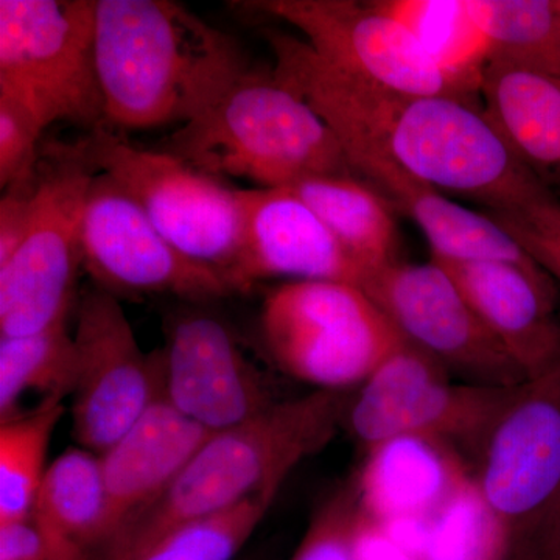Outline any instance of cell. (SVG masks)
Masks as SVG:
<instances>
[{
	"mask_svg": "<svg viewBox=\"0 0 560 560\" xmlns=\"http://www.w3.org/2000/svg\"><path fill=\"white\" fill-rule=\"evenodd\" d=\"M283 84L337 136L342 151L377 145L444 197L489 209L526 230L560 232V200L525 164L477 103L386 90L338 69L301 36L265 28Z\"/></svg>",
	"mask_w": 560,
	"mask_h": 560,
	"instance_id": "obj_1",
	"label": "cell"
},
{
	"mask_svg": "<svg viewBox=\"0 0 560 560\" xmlns=\"http://www.w3.org/2000/svg\"><path fill=\"white\" fill-rule=\"evenodd\" d=\"M103 127L189 124L248 68L237 40L171 0H94Z\"/></svg>",
	"mask_w": 560,
	"mask_h": 560,
	"instance_id": "obj_2",
	"label": "cell"
},
{
	"mask_svg": "<svg viewBox=\"0 0 560 560\" xmlns=\"http://www.w3.org/2000/svg\"><path fill=\"white\" fill-rule=\"evenodd\" d=\"M342 390L316 389L215 431L160 500L128 523L101 560H127L175 526L220 514L265 490L323 451L346 418Z\"/></svg>",
	"mask_w": 560,
	"mask_h": 560,
	"instance_id": "obj_3",
	"label": "cell"
},
{
	"mask_svg": "<svg viewBox=\"0 0 560 560\" xmlns=\"http://www.w3.org/2000/svg\"><path fill=\"white\" fill-rule=\"evenodd\" d=\"M215 178L287 189L313 176H357L337 136L275 70L246 68L164 150Z\"/></svg>",
	"mask_w": 560,
	"mask_h": 560,
	"instance_id": "obj_4",
	"label": "cell"
},
{
	"mask_svg": "<svg viewBox=\"0 0 560 560\" xmlns=\"http://www.w3.org/2000/svg\"><path fill=\"white\" fill-rule=\"evenodd\" d=\"M259 326L276 366L324 390L363 385L407 341L361 287L329 280L280 283Z\"/></svg>",
	"mask_w": 560,
	"mask_h": 560,
	"instance_id": "obj_5",
	"label": "cell"
},
{
	"mask_svg": "<svg viewBox=\"0 0 560 560\" xmlns=\"http://www.w3.org/2000/svg\"><path fill=\"white\" fill-rule=\"evenodd\" d=\"M77 147L95 172L135 198L165 241L226 280L245 235L241 190L167 151L131 145L109 128H97Z\"/></svg>",
	"mask_w": 560,
	"mask_h": 560,
	"instance_id": "obj_6",
	"label": "cell"
},
{
	"mask_svg": "<svg viewBox=\"0 0 560 560\" xmlns=\"http://www.w3.org/2000/svg\"><path fill=\"white\" fill-rule=\"evenodd\" d=\"M0 92L46 127H103L94 0H0Z\"/></svg>",
	"mask_w": 560,
	"mask_h": 560,
	"instance_id": "obj_7",
	"label": "cell"
},
{
	"mask_svg": "<svg viewBox=\"0 0 560 560\" xmlns=\"http://www.w3.org/2000/svg\"><path fill=\"white\" fill-rule=\"evenodd\" d=\"M95 171L79 147H57L36 165L32 223L0 268V335L21 337L66 323L83 268L81 228Z\"/></svg>",
	"mask_w": 560,
	"mask_h": 560,
	"instance_id": "obj_8",
	"label": "cell"
},
{
	"mask_svg": "<svg viewBox=\"0 0 560 560\" xmlns=\"http://www.w3.org/2000/svg\"><path fill=\"white\" fill-rule=\"evenodd\" d=\"M518 386L453 383L440 361L405 341L360 386L345 419L366 451L412 436L482 453Z\"/></svg>",
	"mask_w": 560,
	"mask_h": 560,
	"instance_id": "obj_9",
	"label": "cell"
},
{
	"mask_svg": "<svg viewBox=\"0 0 560 560\" xmlns=\"http://www.w3.org/2000/svg\"><path fill=\"white\" fill-rule=\"evenodd\" d=\"M238 5L296 28L319 57L359 79L400 94L441 95L481 105L480 95L445 73L410 31L374 2L257 0Z\"/></svg>",
	"mask_w": 560,
	"mask_h": 560,
	"instance_id": "obj_10",
	"label": "cell"
},
{
	"mask_svg": "<svg viewBox=\"0 0 560 560\" xmlns=\"http://www.w3.org/2000/svg\"><path fill=\"white\" fill-rule=\"evenodd\" d=\"M73 340L72 436L102 455L162 397L161 352L143 353L119 298L95 285L77 305Z\"/></svg>",
	"mask_w": 560,
	"mask_h": 560,
	"instance_id": "obj_11",
	"label": "cell"
},
{
	"mask_svg": "<svg viewBox=\"0 0 560 560\" xmlns=\"http://www.w3.org/2000/svg\"><path fill=\"white\" fill-rule=\"evenodd\" d=\"M83 268L94 285L119 294H168L206 304L232 294L219 272L165 241L131 195L95 172L81 228Z\"/></svg>",
	"mask_w": 560,
	"mask_h": 560,
	"instance_id": "obj_12",
	"label": "cell"
},
{
	"mask_svg": "<svg viewBox=\"0 0 560 560\" xmlns=\"http://www.w3.org/2000/svg\"><path fill=\"white\" fill-rule=\"evenodd\" d=\"M475 481L511 530L517 556L560 492V361L515 390Z\"/></svg>",
	"mask_w": 560,
	"mask_h": 560,
	"instance_id": "obj_13",
	"label": "cell"
},
{
	"mask_svg": "<svg viewBox=\"0 0 560 560\" xmlns=\"http://www.w3.org/2000/svg\"><path fill=\"white\" fill-rule=\"evenodd\" d=\"M416 348L471 383L518 386L528 381L436 261L397 260L361 287Z\"/></svg>",
	"mask_w": 560,
	"mask_h": 560,
	"instance_id": "obj_14",
	"label": "cell"
},
{
	"mask_svg": "<svg viewBox=\"0 0 560 560\" xmlns=\"http://www.w3.org/2000/svg\"><path fill=\"white\" fill-rule=\"evenodd\" d=\"M197 305L165 320L162 396L180 415L215 433L248 422L278 400L228 324Z\"/></svg>",
	"mask_w": 560,
	"mask_h": 560,
	"instance_id": "obj_15",
	"label": "cell"
},
{
	"mask_svg": "<svg viewBox=\"0 0 560 560\" xmlns=\"http://www.w3.org/2000/svg\"><path fill=\"white\" fill-rule=\"evenodd\" d=\"M245 235L226 275L234 291L265 279L329 280L363 287L364 275L324 221L290 189H243Z\"/></svg>",
	"mask_w": 560,
	"mask_h": 560,
	"instance_id": "obj_16",
	"label": "cell"
},
{
	"mask_svg": "<svg viewBox=\"0 0 560 560\" xmlns=\"http://www.w3.org/2000/svg\"><path fill=\"white\" fill-rule=\"evenodd\" d=\"M431 260L455 280L528 381L560 361L556 283L540 267L508 260Z\"/></svg>",
	"mask_w": 560,
	"mask_h": 560,
	"instance_id": "obj_17",
	"label": "cell"
},
{
	"mask_svg": "<svg viewBox=\"0 0 560 560\" xmlns=\"http://www.w3.org/2000/svg\"><path fill=\"white\" fill-rule=\"evenodd\" d=\"M210 434L162 396L98 455L108 508L106 550L128 523L167 492Z\"/></svg>",
	"mask_w": 560,
	"mask_h": 560,
	"instance_id": "obj_18",
	"label": "cell"
},
{
	"mask_svg": "<svg viewBox=\"0 0 560 560\" xmlns=\"http://www.w3.org/2000/svg\"><path fill=\"white\" fill-rule=\"evenodd\" d=\"M469 480L451 445L404 436L366 451L355 488L361 512L388 522L431 517Z\"/></svg>",
	"mask_w": 560,
	"mask_h": 560,
	"instance_id": "obj_19",
	"label": "cell"
},
{
	"mask_svg": "<svg viewBox=\"0 0 560 560\" xmlns=\"http://www.w3.org/2000/svg\"><path fill=\"white\" fill-rule=\"evenodd\" d=\"M482 109L534 175L560 200V83L493 57L481 84Z\"/></svg>",
	"mask_w": 560,
	"mask_h": 560,
	"instance_id": "obj_20",
	"label": "cell"
},
{
	"mask_svg": "<svg viewBox=\"0 0 560 560\" xmlns=\"http://www.w3.org/2000/svg\"><path fill=\"white\" fill-rule=\"evenodd\" d=\"M31 518L62 547L90 560H101L108 547L101 456L83 447L62 452L49 464Z\"/></svg>",
	"mask_w": 560,
	"mask_h": 560,
	"instance_id": "obj_21",
	"label": "cell"
},
{
	"mask_svg": "<svg viewBox=\"0 0 560 560\" xmlns=\"http://www.w3.org/2000/svg\"><path fill=\"white\" fill-rule=\"evenodd\" d=\"M287 189L324 221L359 265L364 280L400 260L396 208L366 180L359 176H313Z\"/></svg>",
	"mask_w": 560,
	"mask_h": 560,
	"instance_id": "obj_22",
	"label": "cell"
},
{
	"mask_svg": "<svg viewBox=\"0 0 560 560\" xmlns=\"http://www.w3.org/2000/svg\"><path fill=\"white\" fill-rule=\"evenodd\" d=\"M410 31L431 60L481 97L482 77L493 46L471 18L466 0H378L374 2Z\"/></svg>",
	"mask_w": 560,
	"mask_h": 560,
	"instance_id": "obj_23",
	"label": "cell"
},
{
	"mask_svg": "<svg viewBox=\"0 0 560 560\" xmlns=\"http://www.w3.org/2000/svg\"><path fill=\"white\" fill-rule=\"evenodd\" d=\"M77 348L66 323L21 337L0 338V419L21 415L27 394L43 401L72 396Z\"/></svg>",
	"mask_w": 560,
	"mask_h": 560,
	"instance_id": "obj_24",
	"label": "cell"
},
{
	"mask_svg": "<svg viewBox=\"0 0 560 560\" xmlns=\"http://www.w3.org/2000/svg\"><path fill=\"white\" fill-rule=\"evenodd\" d=\"M493 57L560 83V0H466Z\"/></svg>",
	"mask_w": 560,
	"mask_h": 560,
	"instance_id": "obj_25",
	"label": "cell"
},
{
	"mask_svg": "<svg viewBox=\"0 0 560 560\" xmlns=\"http://www.w3.org/2000/svg\"><path fill=\"white\" fill-rule=\"evenodd\" d=\"M65 401H40L32 411L0 420V526L31 521Z\"/></svg>",
	"mask_w": 560,
	"mask_h": 560,
	"instance_id": "obj_26",
	"label": "cell"
},
{
	"mask_svg": "<svg viewBox=\"0 0 560 560\" xmlns=\"http://www.w3.org/2000/svg\"><path fill=\"white\" fill-rule=\"evenodd\" d=\"M514 555L511 530L471 478L429 518L420 560H508Z\"/></svg>",
	"mask_w": 560,
	"mask_h": 560,
	"instance_id": "obj_27",
	"label": "cell"
},
{
	"mask_svg": "<svg viewBox=\"0 0 560 560\" xmlns=\"http://www.w3.org/2000/svg\"><path fill=\"white\" fill-rule=\"evenodd\" d=\"M278 493L265 490L230 511L175 526L127 560H234Z\"/></svg>",
	"mask_w": 560,
	"mask_h": 560,
	"instance_id": "obj_28",
	"label": "cell"
},
{
	"mask_svg": "<svg viewBox=\"0 0 560 560\" xmlns=\"http://www.w3.org/2000/svg\"><path fill=\"white\" fill-rule=\"evenodd\" d=\"M359 515L353 480L323 504L290 560H355L353 533Z\"/></svg>",
	"mask_w": 560,
	"mask_h": 560,
	"instance_id": "obj_29",
	"label": "cell"
},
{
	"mask_svg": "<svg viewBox=\"0 0 560 560\" xmlns=\"http://www.w3.org/2000/svg\"><path fill=\"white\" fill-rule=\"evenodd\" d=\"M46 128L28 106L0 92V186L3 190L35 178L38 142Z\"/></svg>",
	"mask_w": 560,
	"mask_h": 560,
	"instance_id": "obj_30",
	"label": "cell"
},
{
	"mask_svg": "<svg viewBox=\"0 0 560 560\" xmlns=\"http://www.w3.org/2000/svg\"><path fill=\"white\" fill-rule=\"evenodd\" d=\"M0 560H90L62 547L31 521L0 526Z\"/></svg>",
	"mask_w": 560,
	"mask_h": 560,
	"instance_id": "obj_31",
	"label": "cell"
},
{
	"mask_svg": "<svg viewBox=\"0 0 560 560\" xmlns=\"http://www.w3.org/2000/svg\"><path fill=\"white\" fill-rule=\"evenodd\" d=\"M35 178L10 187L0 200V268L13 259L31 228Z\"/></svg>",
	"mask_w": 560,
	"mask_h": 560,
	"instance_id": "obj_32",
	"label": "cell"
},
{
	"mask_svg": "<svg viewBox=\"0 0 560 560\" xmlns=\"http://www.w3.org/2000/svg\"><path fill=\"white\" fill-rule=\"evenodd\" d=\"M353 555L355 560H419L361 510L353 533Z\"/></svg>",
	"mask_w": 560,
	"mask_h": 560,
	"instance_id": "obj_33",
	"label": "cell"
},
{
	"mask_svg": "<svg viewBox=\"0 0 560 560\" xmlns=\"http://www.w3.org/2000/svg\"><path fill=\"white\" fill-rule=\"evenodd\" d=\"M493 221L526 250L541 270L547 272L555 282L560 283V234H544V232L526 230L508 221Z\"/></svg>",
	"mask_w": 560,
	"mask_h": 560,
	"instance_id": "obj_34",
	"label": "cell"
},
{
	"mask_svg": "<svg viewBox=\"0 0 560 560\" xmlns=\"http://www.w3.org/2000/svg\"><path fill=\"white\" fill-rule=\"evenodd\" d=\"M518 560H560V492L539 528L517 555Z\"/></svg>",
	"mask_w": 560,
	"mask_h": 560,
	"instance_id": "obj_35",
	"label": "cell"
}]
</instances>
